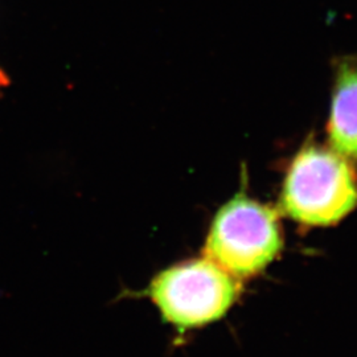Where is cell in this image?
<instances>
[{
  "label": "cell",
  "mask_w": 357,
  "mask_h": 357,
  "mask_svg": "<svg viewBox=\"0 0 357 357\" xmlns=\"http://www.w3.org/2000/svg\"><path fill=\"white\" fill-rule=\"evenodd\" d=\"M238 283L208 258L191 259L160 271L146 295L162 318L178 331L221 319L238 296Z\"/></svg>",
  "instance_id": "cell-3"
},
{
  "label": "cell",
  "mask_w": 357,
  "mask_h": 357,
  "mask_svg": "<svg viewBox=\"0 0 357 357\" xmlns=\"http://www.w3.org/2000/svg\"><path fill=\"white\" fill-rule=\"evenodd\" d=\"M328 135L336 153L357 158V68L340 65L332 97Z\"/></svg>",
  "instance_id": "cell-4"
},
{
  "label": "cell",
  "mask_w": 357,
  "mask_h": 357,
  "mask_svg": "<svg viewBox=\"0 0 357 357\" xmlns=\"http://www.w3.org/2000/svg\"><path fill=\"white\" fill-rule=\"evenodd\" d=\"M281 206L303 225H333L357 206L356 172L335 150L305 147L287 171Z\"/></svg>",
  "instance_id": "cell-1"
},
{
  "label": "cell",
  "mask_w": 357,
  "mask_h": 357,
  "mask_svg": "<svg viewBox=\"0 0 357 357\" xmlns=\"http://www.w3.org/2000/svg\"><path fill=\"white\" fill-rule=\"evenodd\" d=\"M281 249L277 212L240 195L217 212L204 253L231 277L249 278L266 268Z\"/></svg>",
  "instance_id": "cell-2"
}]
</instances>
